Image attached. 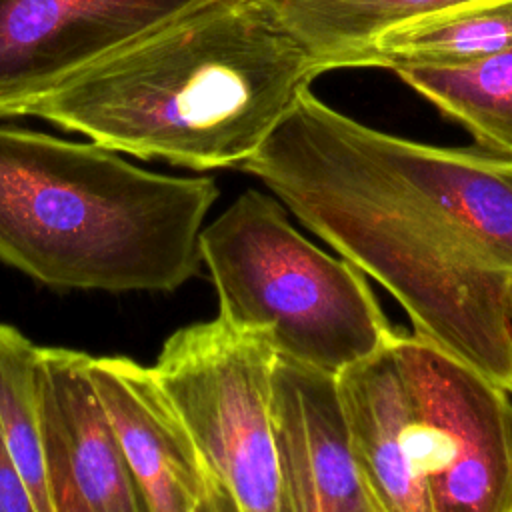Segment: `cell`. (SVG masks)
Masks as SVG:
<instances>
[{
	"label": "cell",
	"mask_w": 512,
	"mask_h": 512,
	"mask_svg": "<svg viewBox=\"0 0 512 512\" xmlns=\"http://www.w3.org/2000/svg\"><path fill=\"white\" fill-rule=\"evenodd\" d=\"M238 170L512 396V158L372 128L306 86Z\"/></svg>",
	"instance_id": "1"
},
{
	"label": "cell",
	"mask_w": 512,
	"mask_h": 512,
	"mask_svg": "<svg viewBox=\"0 0 512 512\" xmlns=\"http://www.w3.org/2000/svg\"><path fill=\"white\" fill-rule=\"evenodd\" d=\"M314 78L258 0H204L70 76L28 116L138 160L240 168Z\"/></svg>",
	"instance_id": "2"
},
{
	"label": "cell",
	"mask_w": 512,
	"mask_h": 512,
	"mask_svg": "<svg viewBox=\"0 0 512 512\" xmlns=\"http://www.w3.org/2000/svg\"><path fill=\"white\" fill-rule=\"evenodd\" d=\"M208 176L144 170L94 142L0 126V260L50 288L172 292L198 274Z\"/></svg>",
	"instance_id": "3"
},
{
	"label": "cell",
	"mask_w": 512,
	"mask_h": 512,
	"mask_svg": "<svg viewBox=\"0 0 512 512\" xmlns=\"http://www.w3.org/2000/svg\"><path fill=\"white\" fill-rule=\"evenodd\" d=\"M218 318L262 336L278 358L338 376L396 336L366 274L312 244L286 208L244 190L200 230Z\"/></svg>",
	"instance_id": "4"
},
{
	"label": "cell",
	"mask_w": 512,
	"mask_h": 512,
	"mask_svg": "<svg viewBox=\"0 0 512 512\" xmlns=\"http://www.w3.org/2000/svg\"><path fill=\"white\" fill-rule=\"evenodd\" d=\"M276 352L218 316L170 334L150 366L208 474L238 512H288L270 414Z\"/></svg>",
	"instance_id": "5"
},
{
	"label": "cell",
	"mask_w": 512,
	"mask_h": 512,
	"mask_svg": "<svg viewBox=\"0 0 512 512\" xmlns=\"http://www.w3.org/2000/svg\"><path fill=\"white\" fill-rule=\"evenodd\" d=\"M394 348L434 512H512V396L414 332L398 330Z\"/></svg>",
	"instance_id": "6"
},
{
	"label": "cell",
	"mask_w": 512,
	"mask_h": 512,
	"mask_svg": "<svg viewBox=\"0 0 512 512\" xmlns=\"http://www.w3.org/2000/svg\"><path fill=\"white\" fill-rule=\"evenodd\" d=\"M204 0H0V120Z\"/></svg>",
	"instance_id": "7"
},
{
	"label": "cell",
	"mask_w": 512,
	"mask_h": 512,
	"mask_svg": "<svg viewBox=\"0 0 512 512\" xmlns=\"http://www.w3.org/2000/svg\"><path fill=\"white\" fill-rule=\"evenodd\" d=\"M88 362L86 352L36 346L34 390L48 482L68 484L90 512H142Z\"/></svg>",
	"instance_id": "8"
},
{
	"label": "cell",
	"mask_w": 512,
	"mask_h": 512,
	"mask_svg": "<svg viewBox=\"0 0 512 512\" xmlns=\"http://www.w3.org/2000/svg\"><path fill=\"white\" fill-rule=\"evenodd\" d=\"M270 414L288 512H386L352 458L334 376L276 356Z\"/></svg>",
	"instance_id": "9"
},
{
	"label": "cell",
	"mask_w": 512,
	"mask_h": 512,
	"mask_svg": "<svg viewBox=\"0 0 512 512\" xmlns=\"http://www.w3.org/2000/svg\"><path fill=\"white\" fill-rule=\"evenodd\" d=\"M88 370L142 512H194L206 496L208 470L152 370L126 356H90Z\"/></svg>",
	"instance_id": "10"
},
{
	"label": "cell",
	"mask_w": 512,
	"mask_h": 512,
	"mask_svg": "<svg viewBox=\"0 0 512 512\" xmlns=\"http://www.w3.org/2000/svg\"><path fill=\"white\" fill-rule=\"evenodd\" d=\"M394 340L334 378L340 414L352 458L386 512H434L422 436Z\"/></svg>",
	"instance_id": "11"
},
{
	"label": "cell",
	"mask_w": 512,
	"mask_h": 512,
	"mask_svg": "<svg viewBox=\"0 0 512 512\" xmlns=\"http://www.w3.org/2000/svg\"><path fill=\"white\" fill-rule=\"evenodd\" d=\"M310 60L316 76L360 68L384 34L414 20L480 0H258Z\"/></svg>",
	"instance_id": "12"
},
{
	"label": "cell",
	"mask_w": 512,
	"mask_h": 512,
	"mask_svg": "<svg viewBox=\"0 0 512 512\" xmlns=\"http://www.w3.org/2000/svg\"><path fill=\"white\" fill-rule=\"evenodd\" d=\"M512 44V0H480L384 34L360 68H458Z\"/></svg>",
	"instance_id": "13"
},
{
	"label": "cell",
	"mask_w": 512,
	"mask_h": 512,
	"mask_svg": "<svg viewBox=\"0 0 512 512\" xmlns=\"http://www.w3.org/2000/svg\"><path fill=\"white\" fill-rule=\"evenodd\" d=\"M394 74L460 124L480 150L512 158V44L458 68H400Z\"/></svg>",
	"instance_id": "14"
},
{
	"label": "cell",
	"mask_w": 512,
	"mask_h": 512,
	"mask_svg": "<svg viewBox=\"0 0 512 512\" xmlns=\"http://www.w3.org/2000/svg\"><path fill=\"white\" fill-rule=\"evenodd\" d=\"M34 358L36 344L18 328L0 324V434L38 512H56L38 422Z\"/></svg>",
	"instance_id": "15"
},
{
	"label": "cell",
	"mask_w": 512,
	"mask_h": 512,
	"mask_svg": "<svg viewBox=\"0 0 512 512\" xmlns=\"http://www.w3.org/2000/svg\"><path fill=\"white\" fill-rule=\"evenodd\" d=\"M0 512H38L0 434Z\"/></svg>",
	"instance_id": "16"
},
{
	"label": "cell",
	"mask_w": 512,
	"mask_h": 512,
	"mask_svg": "<svg viewBox=\"0 0 512 512\" xmlns=\"http://www.w3.org/2000/svg\"><path fill=\"white\" fill-rule=\"evenodd\" d=\"M50 490H52V500H54V508L56 512H90L84 502L72 492V488L60 480H52L50 482Z\"/></svg>",
	"instance_id": "17"
},
{
	"label": "cell",
	"mask_w": 512,
	"mask_h": 512,
	"mask_svg": "<svg viewBox=\"0 0 512 512\" xmlns=\"http://www.w3.org/2000/svg\"><path fill=\"white\" fill-rule=\"evenodd\" d=\"M206 498H208V504H210L212 512H238V508L234 506V502L228 496V492L210 474H208Z\"/></svg>",
	"instance_id": "18"
},
{
	"label": "cell",
	"mask_w": 512,
	"mask_h": 512,
	"mask_svg": "<svg viewBox=\"0 0 512 512\" xmlns=\"http://www.w3.org/2000/svg\"><path fill=\"white\" fill-rule=\"evenodd\" d=\"M194 512H212V510H210V504H208V498H206V496H204V500L198 504V508H196Z\"/></svg>",
	"instance_id": "19"
}]
</instances>
